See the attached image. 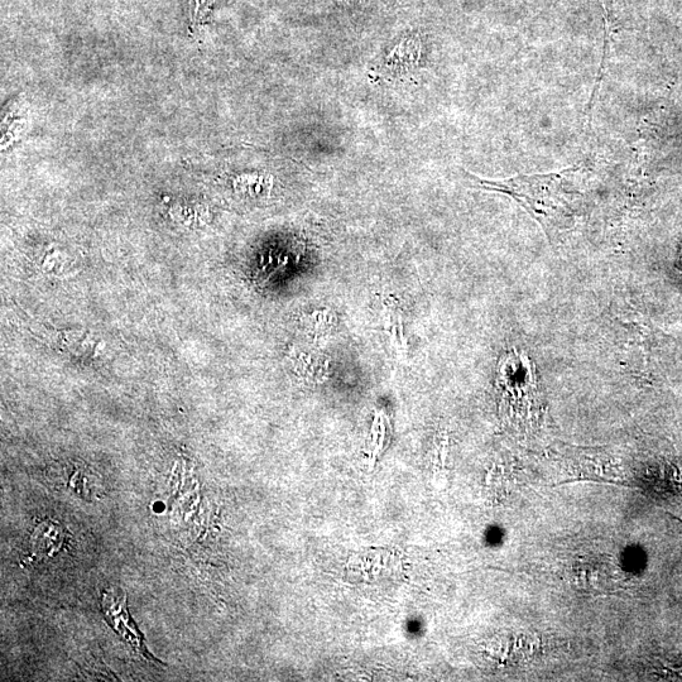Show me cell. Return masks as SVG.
I'll list each match as a JSON object with an SVG mask.
<instances>
[{"instance_id":"1","label":"cell","mask_w":682,"mask_h":682,"mask_svg":"<svg viewBox=\"0 0 682 682\" xmlns=\"http://www.w3.org/2000/svg\"><path fill=\"white\" fill-rule=\"evenodd\" d=\"M581 168L542 175H520L506 180H487L468 172L480 189L501 192L516 200L550 240L575 224L581 206L578 180Z\"/></svg>"},{"instance_id":"2","label":"cell","mask_w":682,"mask_h":682,"mask_svg":"<svg viewBox=\"0 0 682 682\" xmlns=\"http://www.w3.org/2000/svg\"><path fill=\"white\" fill-rule=\"evenodd\" d=\"M503 400L509 403L511 416L522 430L533 429L539 421L541 395L536 365L525 352H512L504 358L499 372Z\"/></svg>"},{"instance_id":"3","label":"cell","mask_w":682,"mask_h":682,"mask_svg":"<svg viewBox=\"0 0 682 682\" xmlns=\"http://www.w3.org/2000/svg\"><path fill=\"white\" fill-rule=\"evenodd\" d=\"M103 609L105 619H108L110 626H113L115 632L122 636L134 650L141 653L142 656L148 657L150 655L143 646V636L138 631L136 624L129 618V613L126 609V598L119 599L115 593H105Z\"/></svg>"}]
</instances>
